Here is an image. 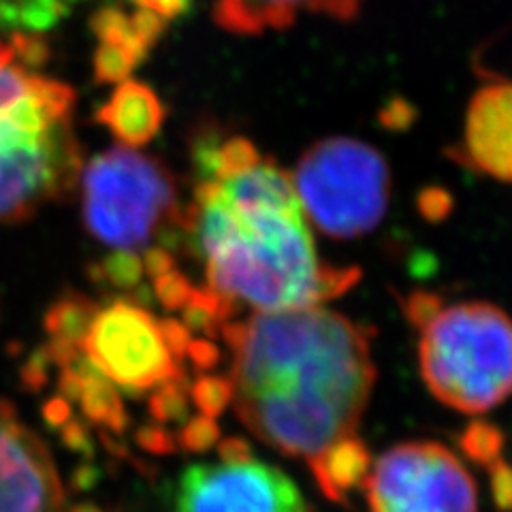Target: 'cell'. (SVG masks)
Masks as SVG:
<instances>
[{"label": "cell", "mask_w": 512, "mask_h": 512, "mask_svg": "<svg viewBox=\"0 0 512 512\" xmlns=\"http://www.w3.org/2000/svg\"><path fill=\"white\" fill-rule=\"evenodd\" d=\"M195 199L184 216L207 291L233 314L323 306L359 282L357 267L320 261L291 175L246 137L192 143Z\"/></svg>", "instance_id": "obj_1"}, {"label": "cell", "mask_w": 512, "mask_h": 512, "mask_svg": "<svg viewBox=\"0 0 512 512\" xmlns=\"http://www.w3.org/2000/svg\"><path fill=\"white\" fill-rule=\"evenodd\" d=\"M370 512H478L466 466L436 442H408L380 455L365 478Z\"/></svg>", "instance_id": "obj_7"}, {"label": "cell", "mask_w": 512, "mask_h": 512, "mask_svg": "<svg viewBox=\"0 0 512 512\" xmlns=\"http://www.w3.org/2000/svg\"><path fill=\"white\" fill-rule=\"evenodd\" d=\"M96 478H99V474H96V470L92 466H82L75 470V474L71 478V485L75 491H86L96 483Z\"/></svg>", "instance_id": "obj_35"}, {"label": "cell", "mask_w": 512, "mask_h": 512, "mask_svg": "<svg viewBox=\"0 0 512 512\" xmlns=\"http://www.w3.org/2000/svg\"><path fill=\"white\" fill-rule=\"evenodd\" d=\"M86 229L101 244L133 252L160 229L184 227L167 167L131 148H111L84 169Z\"/></svg>", "instance_id": "obj_5"}, {"label": "cell", "mask_w": 512, "mask_h": 512, "mask_svg": "<svg viewBox=\"0 0 512 512\" xmlns=\"http://www.w3.org/2000/svg\"><path fill=\"white\" fill-rule=\"evenodd\" d=\"M64 367H69V370H73L82 378L84 389L82 395H79V404H82V410L88 419L101 427L105 425L109 429H114L116 434H122L128 425V416L122 408L114 382L107 380L99 370H96L84 352Z\"/></svg>", "instance_id": "obj_16"}, {"label": "cell", "mask_w": 512, "mask_h": 512, "mask_svg": "<svg viewBox=\"0 0 512 512\" xmlns=\"http://www.w3.org/2000/svg\"><path fill=\"white\" fill-rule=\"evenodd\" d=\"M0 512H64V489L45 442L0 397Z\"/></svg>", "instance_id": "obj_10"}, {"label": "cell", "mask_w": 512, "mask_h": 512, "mask_svg": "<svg viewBox=\"0 0 512 512\" xmlns=\"http://www.w3.org/2000/svg\"><path fill=\"white\" fill-rule=\"evenodd\" d=\"M43 419L50 427L62 429L71 421V402L64 397H54L43 406Z\"/></svg>", "instance_id": "obj_30"}, {"label": "cell", "mask_w": 512, "mask_h": 512, "mask_svg": "<svg viewBox=\"0 0 512 512\" xmlns=\"http://www.w3.org/2000/svg\"><path fill=\"white\" fill-rule=\"evenodd\" d=\"M493 504L500 512H512V468L498 459L489 466Z\"/></svg>", "instance_id": "obj_25"}, {"label": "cell", "mask_w": 512, "mask_h": 512, "mask_svg": "<svg viewBox=\"0 0 512 512\" xmlns=\"http://www.w3.org/2000/svg\"><path fill=\"white\" fill-rule=\"evenodd\" d=\"M60 438L71 448V451L82 453V455H92V440H90V434H88L84 423L71 419L67 425L62 427Z\"/></svg>", "instance_id": "obj_29"}, {"label": "cell", "mask_w": 512, "mask_h": 512, "mask_svg": "<svg viewBox=\"0 0 512 512\" xmlns=\"http://www.w3.org/2000/svg\"><path fill=\"white\" fill-rule=\"evenodd\" d=\"M453 156L463 167L512 184V84L480 88L468 107L463 137Z\"/></svg>", "instance_id": "obj_11"}, {"label": "cell", "mask_w": 512, "mask_h": 512, "mask_svg": "<svg viewBox=\"0 0 512 512\" xmlns=\"http://www.w3.org/2000/svg\"><path fill=\"white\" fill-rule=\"evenodd\" d=\"M218 455H220V461H224V463H239V461L252 459V451H250L248 442L239 440V438L218 440Z\"/></svg>", "instance_id": "obj_31"}, {"label": "cell", "mask_w": 512, "mask_h": 512, "mask_svg": "<svg viewBox=\"0 0 512 512\" xmlns=\"http://www.w3.org/2000/svg\"><path fill=\"white\" fill-rule=\"evenodd\" d=\"M410 318L419 329L427 389L448 408L480 414L512 395V320L483 301L442 303L416 293Z\"/></svg>", "instance_id": "obj_4"}, {"label": "cell", "mask_w": 512, "mask_h": 512, "mask_svg": "<svg viewBox=\"0 0 512 512\" xmlns=\"http://www.w3.org/2000/svg\"><path fill=\"white\" fill-rule=\"evenodd\" d=\"M82 352L107 380L128 393H143L184 378L158 320L124 299L96 310Z\"/></svg>", "instance_id": "obj_8"}, {"label": "cell", "mask_w": 512, "mask_h": 512, "mask_svg": "<svg viewBox=\"0 0 512 512\" xmlns=\"http://www.w3.org/2000/svg\"><path fill=\"white\" fill-rule=\"evenodd\" d=\"M69 512H103L99 506L94 504H88V502H79V504H73L69 508Z\"/></svg>", "instance_id": "obj_36"}, {"label": "cell", "mask_w": 512, "mask_h": 512, "mask_svg": "<svg viewBox=\"0 0 512 512\" xmlns=\"http://www.w3.org/2000/svg\"><path fill=\"white\" fill-rule=\"evenodd\" d=\"M141 261H143V271L150 274L152 278L163 276V274H167V271L173 269V256H171V252H167L163 248L148 250Z\"/></svg>", "instance_id": "obj_32"}, {"label": "cell", "mask_w": 512, "mask_h": 512, "mask_svg": "<svg viewBox=\"0 0 512 512\" xmlns=\"http://www.w3.org/2000/svg\"><path fill=\"white\" fill-rule=\"evenodd\" d=\"M167 20L158 18L156 13L135 9L126 13L124 9L111 5L103 7L92 15L90 28L99 45L114 47V50L131 56L137 64L150 54L156 41L167 30Z\"/></svg>", "instance_id": "obj_14"}, {"label": "cell", "mask_w": 512, "mask_h": 512, "mask_svg": "<svg viewBox=\"0 0 512 512\" xmlns=\"http://www.w3.org/2000/svg\"><path fill=\"white\" fill-rule=\"evenodd\" d=\"M160 327H163V335L175 361H184L188 357V348L192 342L190 329L184 323H180V320H160Z\"/></svg>", "instance_id": "obj_27"}, {"label": "cell", "mask_w": 512, "mask_h": 512, "mask_svg": "<svg viewBox=\"0 0 512 512\" xmlns=\"http://www.w3.org/2000/svg\"><path fill=\"white\" fill-rule=\"evenodd\" d=\"M220 440V429L216 425L214 419L205 414L195 416V419H190L182 429L175 442H178L180 448L188 453H205L210 451L214 444H218Z\"/></svg>", "instance_id": "obj_23"}, {"label": "cell", "mask_w": 512, "mask_h": 512, "mask_svg": "<svg viewBox=\"0 0 512 512\" xmlns=\"http://www.w3.org/2000/svg\"><path fill=\"white\" fill-rule=\"evenodd\" d=\"M190 397L201 414L216 419L231 404L233 387L229 378L201 376L190 389Z\"/></svg>", "instance_id": "obj_19"}, {"label": "cell", "mask_w": 512, "mask_h": 512, "mask_svg": "<svg viewBox=\"0 0 512 512\" xmlns=\"http://www.w3.org/2000/svg\"><path fill=\"white\" fill-rule=\"evenodd\" d=\"M128 3H133L137 9L156 13L158 18L171 22L188 9L190 0H128Z\"/></svg>", "instance_id": "obj_28"}, {"label": "cell", "mask_w": 512, "mask_h": 512, "mask_svg": "<svg viewBox=\"0 0 512 512\" xmlns=\"http://www.w3.org/2000/svg\"><path fill=\"white\" fill-rule=\"evenodd\" d=\"M150 412L160 423H175L188 414V384L184 378L169 380L154 389L150 397Z\"/></svg>", "instance_id": "obj_18"}, {"label": "cell", "mask_w": 512, "mask_h": 512, "mask_svg": "<svg viewBox=\"0 0 512 512\" xmlns=\"http://www.w3.org/2000/svg\"><path fill=\"white\" fill-rule=\"evenodd\" d=\"M96 120L107 126L124 146H146L165 122V107L156 92L141 82H122L96 111Z\"/></svg>", "instance_id": "obj_13"}, {"label": "cell", "mask_w": 512, "mask_h": 512, "mask_svg": "<svg viewBox=\"0 0 512 512\" xmlns=\"http://www.w3.org/2000/svg\"><path fill=\"white\" fill-rule=\"evenodd\" d=\"M137 444L154 455H171L178 451V442L171 436V431L160 425H143L137 431Z\"/></svg>", "instance_id": "obj_26"}, {"label": "cell", "mask_w": 512, "mask_h": 512, "mask_svg": "<svg viewBox=\"0 0 512 512\" xmlns=\"http://www.w3.org/2000/svg\"><path fill=\"white\" fill-rule=\"evenodd\" d=\"M143 274L146 271H143L141 256L133 252L118 250L101 263L103 280L116 288H135L141 282Z\"/></svg>", "instance_id": "obj_22"}, {"label": "cell", "mask_w": 512, "mask_h": 512, "mask_svg": "<svg viewBox=\"0 0 512 512\" xmlns=\"http://www.w3.org/2000/svg\"><path fill=\"white\" fill-rule=\"evenodd\" d=\"M237 419L286 457L316 463L357 438L374 389L372 331L323 306L224 323Z\"/></svg>", "instance_id": "obj_2"}, {"label": "cell", "mask_w": 512, "mask_h": 512, "mask_svg": "<svg viewBox=\"0 0 512 512\" xmlns=\"http://www.w3.org/2000/svg\"><path fill=\"white\" fill-rule=\"evenodd\" d=\"M504 438L495 427L478 423L472 425L461 438V448L472 461L480 463V466H491L493 461L500 459Z\"/></svg>", "instance_id": "obj_20"}, {"label": "cell", "mask_w": 512, "mask_h": 512, "mask_svg": "<svg viewBox=\"0 0 512 512\" xmlns=\"http://www.w3.org/2000/svg\"><path fill=\"white\" fill-rule=\"evenodd\" d=\"M314 227L331 239H355L382 220L391 197V171L378 150L350 137L314 143L291 175Z\"/></svg>", "instance_id": "obj_6"}, {"label": "cell", "mask_w": 512, "mask_h": 512, "mask_svg": "<svg viewBox=\"0 0 512 512\" xmlns=\"http://www.w3.org/2000/svg\"><path fill=\"white\" fill-rule=\"evenodd\" d=\"M30 3H35L47 18V22H50V26H54L62 18H67L79 0H30Z\"/></svg>", "instance_id": "obj_34"}, {"label": "cell", "mask_w": 512, "mask_h": 512, "mask_svg": "<svg viewBox=\"0 0 512 512\" xmlns=\"http://www.w3.org/2000/svg\"><path fill=\"white\" fill-rule=\"evenodd\" d=\"M188 355H190V361L195 363L199 370H207V367L216 365L220 352H218V348L212 342L197 340V342H190Z\"/></svg>", "instance_id": "obj_33"}, {"label": "cell", "mask_w": 512, "mask_h": 512, "mask_svg": "<svg viewBox=\"0 0 512 512\" xmlns=\"http://www.w3.org/2000/svg\"><path fill=\"white\" fill-rule=\"evenodd\" d=\"M175 512H310L299 487L259 459L197 463L180 476Z\"/></svg>", "instance_id": "obj_9"}, {"label": "cell", "mask_w": 512, "mask_h": 512, "mask_svg": "<svg viewBox=\"0 0 512 512\" xmlns=\"http://www.w3.org/2000/svg\"><path fill=\"white\" fill-rule=\"evenodd\" d=\"M370 468V451L359 438H350L333 446L329 453L310 466L318 489L338 504H348L350 491L359 489L365 483Z\"/></svg>", "instance_id": "obj_15"}, {"label": "cell", "mask_w": 512, "mask_h": 512, "mask_svg": "<svg viewBox=\"0 0 512 512\" xmlns=\"http://www.w3.org/2000/svg\"><path fill=\"white\" fill-rule=\"evenodd\" d=\"M154 293L167 310H182L192 295V286L182 271L171 269L154 278Z\"/></svg>", "instance_id": "obj_24"}, {"label": "cell", "mask_w": 512, "mask_h": 512, "mask_svg": "<svg viewBox=\"0 0 512 512\" xmlns=\"http://www.w3.org/2000/svg\"><path fill=\"white\" fill-rule=\"evenodd\" d=\"M363 0H216L214 22L231 35H263L284 30L301 13H320L333 20H350Z\"/></svg>", "instance_id": "obj_12"}, {"label": "cell", "mask_w": 512, "mask_h": 512, "mask_svg": "<svg viewBox=\"0 0 512 512\" xmlns=\"http://www.w3.org/2000/svg\"><path fill=\"white\" fill-rule=\"evenodd\" d=\"M50 47L37 32L0 28V224L62 199L82 169L75 92L41 73Z\"/></svg>", "instance_id": "obj_3"}, {"label": "cell", "mask_w": 512, "mask_h": 512, "mask_svg": "<svg viewBox=\"0 0 512 512\" xmlns=\"http://www.w3.org/2000/svg\"><path fill=\"white\" fill-rule=\"evenodd\" d=\"M96 310L99 308L88 297L69 293L60 297L47 312L45 329L52 340L82 348Z\"/></svg>", "instance_id": "obj_17"}, {"label": "cell", "mask_w": 512, "mask_h": 512, "mask_svg": "<svg viewBox=\"0 0 512 512\" xmlns=\"http://www.w3.org/2000/svg\"><path fill=\"white\" fill-rule=\"evenodd\" d=\"M0 28L11 32H43L52 28L41 9L30 0H0Z\"/></svg>", "instance_id": "obj_21"}]
</instances>
